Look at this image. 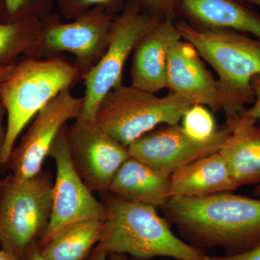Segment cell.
Returning a JSON list of instances; mask_svg holds the SVG:
<instances>
[{
	"label": "cell",
	"instance_id": "1",
	"mask_svg": "<svg viewBox=\"0 0 260 260\" xmlns=\"http://www.w3.org/2000/svg\"><path fill=\"white\" fill-rule=\"evenodd\" d=\"M169 223L198 249L228 254L260 243V199L231 192L201 198H171L161 208Z\"/></svg>",
	"mask_w": 260,
	"mask_h": 260
},
{
	"label": "cell",
	"instance_id": "3",
	"mask_svg": "<svg viewBox=\"0 0 260 260\" xmlns=\"http://www.w3.org/2000/svg\"><path fill=\"white\" fill-rule=\"evenodd\" d=\"M176 25L182 40L216 72L227 119L242 114L254 102L251 82L260 75V39L235 30L197 28L182 20Z\"/></svg>",
	"mask_w": 260,
	"mask_h": 260
},
{
	"label": "cell",
	"instance_id": "8",
	"mask_svg": "<svg viewBox=\"0 0 260 260\" xmlns=\"http://www.w3.org/2000/svg\"><path fill=\"white\" fill-rule=\"evenodd\" d=\"M115 17L102 6L90 8L67 23H61L59 15L51 13L44 18L40 58L70 53L82 80L105 54Z\"/></svg>",
	"mask_w": 260,
	"mask_h": 260
},
{
	"label": "cell",
	"instance_id": "28",
	"mask_svg": "<svg viewBox=\"0 0 260 260\" xmlns=\"http://www.w3.org/2000/svg\"><path fill=\"white\" fill-rule=\"evenodd\" d=\"M15 65L10 64L0 67V85L10 78L14 70Z\"/></svg>",
	"mask_w": 260,
	"mask_h": 260
},
{
	"label": "cell",
	"instance_id": "30",
	"mask_svg": "<svg viewBox=\"0 0 260 260\" xmlns=\"http://www.w3.org/2000/svg\"><path fill=\"white\" fill-rule=\"evenodd\" d=\"M108 255L109 254L105 251L101 250L95 247L87 260H107Z\"/></svg>",
	"mask_w": 260,
	"mask_h": 260
},
{
	"label": "cell",
	"instance_id": "19",
	"mask_svg": "<svg viewBox=\"0 0 260 260\" xmlns=\"http://www.w3.org/2000/svg\"><path fill=\"white\" fill-rule=\"evenodd\" d=\"M104 220H88L64 228L43 245L46 260H87L102 235Z\"/></svg>",
	"mask_w": 260,
	"mask_h": 260
},
{
	"label": "cell",
	"instance_id": "32",
	"mask_svg": "<svg viewBox=\"0 0 260 260\" xmlns=\"http://www.w3.org/2000/svg\"><path fill=\"white\" fill-rule=\"evenodd\" d=\"M109 260H128L125 254H110L108 255Z\"/></svg>",
	"mask_w": 260,
	"mask_h": 260
},
{
	"label": "cell",
	"instance_id": "23",
	"mask_svg": "<svg viewBox=\"0 0 260 260\" xmlns=\"http://www.w3.org/2000/svg\"><path fill=\"white\" fill-rule=\"evenodd\" d=\"M126 0H57L56 5L65 18L73 20L90 8L102 6L114 16L121 13Z\"/></svg>",
	"mask_w": 260,
	"mask_h": 260
},
{
	"label": "cell",
	"instance_id": "29",
	"mask_svg": "<svg viewBox=\"0 0 260 260\" xmlns=\"http://www.w3.org/2000/svg\"><path fill=\"white\" fill-rule=\"evenodd\" d=\"M5 112L4 107H3V104L0 102V150H1L2 146H3L5 138V131H4L3 126V116H4ZM2 185H3V181L0 180V191H1Z\"/></svg>",
	"mask_w": 260,
	"mask_h": 260
},
{
	"label": "cell",
	"instance_id": "12",
	"mask_svg": "<svg viewBox=\"0 0 260 260\" xmlns=\"http://www.w3.org/2000/svg\"><path fill=\"white\" fill-rule=\"evenodd\" d=\"M229 134L230 129L225 124L216 138L203 143L189 138L179 124H167L140 137L127 148L130 156L172 175L188 164L219 151Z\"/></svg>",
	"mask_w": 260,
	"mask_h": 260
},
{
	"label": "cell",
	"instance_id": "20",
	"mask_svg": "<svg viewBox=\"0 0 260 260\" xmlns=\"http://www.w3.org/2000/svg\"><path fill=\"white\" fill-rule=\"evenodd\" d=\"M44 18H26L0 22V67L20 54L40 58Z\"/></svg>",
	"mask_w": 260,
	"mask_h": 260
},
{
	"label": "cell",
	"instance_id": "17",
	"mask_svg": "<svg viewBox=\"0 0 260 260\" xmlns=\"http://www.w3.org/2000/svg\"><path fill=\"white\" fill-rule=\"evenodd\" d=\"M219 151L198 159L171 176V198H201L238 189Z\"/></svg>",
	"mask_w": 260,
	"mask_h": 260
},
{
	"label": "cell",
	"instance_id": "25",
	"mask_svg": "<svg viewBox=\"0 0 260 260\" xmlns=\"http://www.w3.org/2000/svg\"><path fill=\"white\" fill-rule=\"evenodd\" d=\"M208 260H260V243L246 250L224 256H208Z\"/></svg>",
	"mask_w": 260,
	"mask_h": 260
},
{
	"label": "cell",
	"instance_id": "9",
	"mask_svg": "<svg viewBox=\"0 0 260 260\" xmlns=\"http://www.w3.org/2000/svg\"><path fill=\"white\" fill-rule=\"evenodd\" d=\"M68 124L59 132L49 151L56 164L52 209L49 225L39 245L72 224L104 220L105 208L85 185L73 165L68 141Z\"/></svg>",
	"mask_w": 260,
	"mask_h": 260
},
{
	"label": "cell",
	"instance_id": "13",
	"mask_svg": "<svg viewBox=\"0 0 260 260\" xmlns=\"http://www.w3.org/2000/svg\"><path fill=\"white\" fill-rule=\"evenodd\" d=\"M189 43L179 41L172 46L168 58L167 88L192 104L223 110L224 99L214 79Z\"/></svg>",
	"mask_w": 260,
	"mask_h": 260
},
{
	"label": "cell",
	"instance_id": "15",
	"mask_svg": "<svg viewBox=\"0 0 260 260\" xmlns=\"http://www.w3.org/2000/svg\"><path fill=\"white\" fill-rule=\"evenodd\" d=\"M256 121L242 112L225 122L230 134L219 153L239 188L260 184V126Z\"/></svg>",
	"mask_w": 260,
	"mask_h": 260
},
{
	"label": "cell",
	"instance_id": "10",
	"mask_svg": "<svg viewBox=\"0 0 260 260\" xmlns=\"http://www.w3.org/2000/svg\"><path fill=\"white\" fill-rule=\"evenodd\" d=\"M68 141L73 165L85 185L92 192L109 191L116 172L130 157L127 147L95 119L80 117L68 127Z\"/></svg>",
	"mask_w": 260,
	"mask_h": 260
},
{
	"label": "cell",
	"instance_id": "24",
	"mask_svg": "<svg viewBox=\"0 0 260 260\" xmlns=\"http://www.w3.org/2000/svg\"><path fill=\"white\" fill-rule=\"evenodd\" d=\"M149 13L162 18L174 19L177 15L179 0H139Z\"/></svg>",
	"mask_w": 260,
	"mask_h": 260
},
{
	"label": "cell",
	"instance_id": "16",
	"mask_svg": "<svg viewBox=\"0 0 260 260\" xmlns=\"http://www.w3.org/2000/svg\"><path fill=\"white\" fill-rule=\"evenodd\" d=\"M171 176L130 156L116 172L109 191L121 199L161 208L171 198Z\"/></svg>",
	"mask_w": 260,
	"mask_h": 260
},
{
	"label": "cell",
	"instance_id": "6",
	"mask_svg": "<svg viewBox=\"0 0 260 260\" xmlns=\"http://www.w3.org/2000/svg\"><path fill=\"white\" fill-rule=\"evenodd\" d=\"M191 105L172 92L158 97L134 85L121 84L104 98L95 119L103 129L128 147L160 124H179Z\"/></svg>",
	"mask_w": 260,
	"mask_h": 260
},
{
	"label": "cell",
	"instance_id": "7",
	"mask_svg": "<svg viewBox=\"0 0 260 260\" xmlns=\"http://www.w3.org/2000/svg\"><path fill=\"white\" fill-rule=\"evenodd\" d=\"M161 19L145 10L139 0L127 2L116 15L105 54L82 78L85 89L83 112L79 117L95 119L104 98L122 84L123 70L130 54Z\"/></svg>",
	"mask_w": 260,
	"mask_h": 260
},
{
	"label": "cell",
	"instance_id": "5",
	"mask_svg": "<svg viewBox=\"0 0 260 260\" xmlns=\"http://www.w3.org/2000/svg\"><path fill=\"white\" fill-rule=\"evenodd\" d=\"M54 181L41 172L25 180L12 174L0 191V243L3 249L25 260L29 249L42 240L50 220Z\"/></svg>",
	"mask_w": 260,
	"mask_h": 260
},
{
	"label": "cell",
	"instance_id": "27",
	"mask_svg": "<svg viewBox=\"0 0 260 260\" xmlns=\"http://www.w3.org/2000/svg\"><path fill=\"white\" fill-rule=\"evenodd\" d=\"M25 260H46L41 253L40 245L38 243L32 244L29 249Z\"/></svg>",
	"mask_w": 260,
	"mask_h": 260
},
{
	"label": "cell",
	"instance_id": "18",
	"mask_svg": "<svg viewBox=\"0 0 260 260\" xmlns=\"http://www.w3.org/2000/svg\"><path fill=\"white\" fill-rule=\"evenodd\" d=\"M238 0H179L177 14L210 29L250 34L260 39V15Z\"/></svg>",
	"mask_w": 260,
	"mask_h": 260
},
{
	"label": "cell",
	"instance_id": "14",
	"mask_svg": "<svg viewBox=\"0 0 260 260\" xmlns=\"http://www.w3.org/2000/svg\"><path fill=\"white\" fill-rule=\"evenodd\" d=\"M181 39L174 19L162 18L135 48L131 85L154 94L167 88L169 51Z\"/></svg>",
	"mask_w": 260,
	"mask_h": 260
},
{
	"label": "cell",
	"instance_id": "2",
	"mask_svg": "<svg viewBox=\"0 0 260 260\" xmlns=\"http://www.w3.org/2000/svg\"><path fill=\"white\" fill-rule=\"evenodd\" d=\"M105 217L97 249L108 254H129L138 259L157 256L177 260H208L201 249L181 240L156 208L114 195L104 203Z\"/></svg>",
	"mask_w": 260,
	"mask_h": 260
},
{
	"label": "cell",
	"instance_id": "11",
	"mask_svg": "<svg viewBox=\"0 0 260 260\" xmlns=\"http://www.w3.org/2000/svg\"><path fill=\"white\" fill-rule=\"evenodd\" d=\"M83 104V97L75 96L68 88L39 111L12 153L11 174L15 179L25 180L42 172L44 160L59 132L68 121L81 115Z\"/></svg>",
	"mask_w": 260,
	"mask_h": 260
},
{
	"label": "cell",
	"instance_id": "33",
	"mask_svg": "<svg viewBox=\"0 0 260 260\" xmlns=\"http://www.w3.org/2000/svg\"><path fill=\"white\" fill-rule=\"evenodd\" d=\"M249 5H254L260 8V0H238Z\"/></svg>",
	"mask_w": 260,
	"mask_h": 260
},
{
	"label": "cell",
	"instance_id": "22",
	"mask_svg": "<svg viewBox=\"0 0 260 260\" xmlns=\"http://www.w3.org/2000/svg\"><path fill=\"white\" fill-rule=\"evenodd\" d=\"M56 2L57 0H3L10 21L45 18L52 13Z\"/></svg>",
	"mask_w": 260,
	"mask_h": 260
},
{
	"label": "cell",
	"instance_id": "4",
	"mask_svg": "<svg viewBox=\"0 0 260 260\" xmlns=\"http://www.w3.org/2000/svg\"><path fill=\"white\" fill-rule=\"evenodd\" d=\"M80 80L74 65L57 56L32 58L15 65L0 85V101L7 113L0 164L10 162L19 135L43 108L64 89Z\"/></svg>",
	"mask_w": 260,
	"mask_h": 260
},
{
	"label": "cell",
	"instance_id": "26",
	"mask_svg": "<svg viewBox=\"0 0 260 260\" xmlns=\"http://www.w3.org/2000/svg\"><path fill=\"white\" fill-rule=\"evenodd\" d=\"M251 85L254 95V102L249 109H245L243 113L258 120L260 119V75L252 78Z\"/></svg>",
	"mask_w": 260,
	"mask_h": 260
},
{
	"label": "cell",
	"instance_id": "31",
	"mask_svg": "<svg viewBox=\"0 0 260 260\" xmlns=\"http://www.w3.org/2000/svg\"><path fill=\"white\" fill-rule=\"evenodd\" d=\"M0 260H20L15 256L14 254L10 253V251L5 250H0Z\"/></svg>",
	"mask_w": 260,
	"mask_h": 260
},
{
	"label": "cell",
	"instance_id": "21",
	"mask_svg": "<svg viewBox=\"0 0 260 260\" xmlns=\"http://www.w3.org/2000/svg\"><path fill=\"white\" fill-rule=\"evenodd\" d=\"M182 128L191 139L198 142H209L216 138L220 129L215 119L205 106L193 104L182 117Z\"/></svg>",
	"mask_w": 260,
	"mask_h": 260
},
{
	"label": "cell",
	"instance_id": "34",
	"mask_svg": "<svg viewBox=\"0 0 260 260\" xmlns=\"http://www.w3.org/2000/svg\"><path fill=\"white\" fill-rule=\"evenodd\" d=\"M254 194L256 195V196L260 197V184H258V185L256 186L255 189H254Z\"/></svg>",
	"mask_w": 260,
	"mask_h": 260
}]
</instances>
